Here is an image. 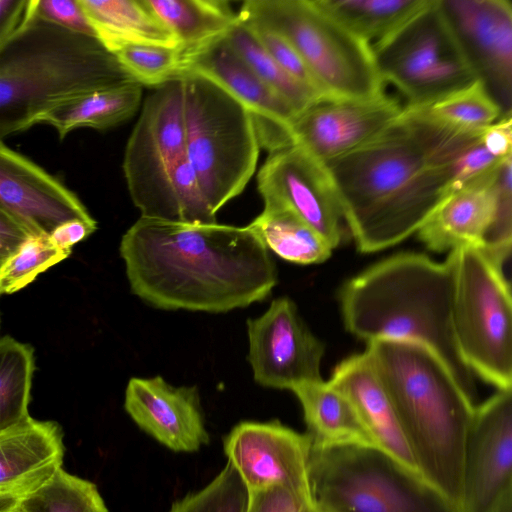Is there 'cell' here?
I'll list each match as a JSON object with an SVG mask.
<instances>
[{
    "instance_id": "6",
    "label": "cell",
    "mask_w": 512,
    "mask_h": 512,
    "mask_svg": "<svg viewBox=\"0 0 512 512\" xmlns=\"http://www.w3.org/2000/svg\"><path fill=\"white\" fill-rule=\"evenodd\" d=\"M183 85L186 158L217 213L255 172L260 145L247 108L212 80L191 72Z\"/></svg>"
},
{
    "instance_id": "23",
    "label": "cell",
    "mask_w": 512,
    "mask_h": 512,
    "mask_svg": "<svg viewBox=\"0 0 512 512\" xmlns=\"http://www.w3.org/2000/svg\"><path fill=\"white\" fill-rule=\"evenodd\" d=\"M328 382L350 399L376 448L418 472L395 410L366 353L340 362Z\"/></svg>"
},
{
    "instance_id": "31",
    "label": "cell",
    "mask_w": 512,
    "mask_h": 512,
    "mask_svg": "<svg viewBox=\"0 0 512 512\" xmlns=\"http://www.w3.org/2000/svg\"><path fill=\"white\" fill-rule=\"evenodd\" d=\"M34 350L11 336L0 338V432L27 420Z\"/></svg>"
},
{
    "instance_id": "20",
    "label": "cell",
    "mask_w": 512,
    "mask_h": 512,
    "mask_svg": "<svg viewBox=\"0 0 512 512\" xmlns=\"http://www.w3.org/2000/svg\"><path fill=\"white\" fill-rule=\"evenodd\" d=\"M124 408L136 425L166 448L193 453L210 441L198 390L162 377L129 380Z\"/></svg>"
},
{
    "instance_id": "46",
    "label": "cell",
    "mask_w": 512,
    "mask_h": 512,
    "mask_svg": "<svg viewBox=\"0 0 512 512\" xmlns=\"http://www.w3.org/2000/svg\"><path fill=\"white\" fill-rule=\"evenodd\" d=\"M493 512H512V493L507 494Z\"/></svg>"
},
{
    "instance_id": "36",
    "label": "cell",
    "mask_w": 512,
    "mask_h": 512,
    "mask_svg": "<svg viewBox=\"0 0 512 512\" xmlns=\"http://www.w3.org/2000/svg\"><path fill=\"white\" fill-rule=\"evenodd\" d=\"M248 489L230 462L203 488L175 501L168 512H246Z\"/></svg>"
},
{
    "instance_id": "30",
    "label": "cell",
    "mask_w": 512,
    "mask_h": 512,
    "mask_svg": "<svg viewBox=\"0 0 512 512\" xmlns=\"http://www.w3.org/2000/svg\"><path fill=\"white\" fill-rule=\"evenodd\" d=\"M225 37L259 79L283 97L297 114L320 100L330 99L290 76L258 42L239 16Z\"/></svg>"
},
{
    "instance_id": "7",
    "label": "cell",
    "mask_w": 512,
    "mask_h": 512,
    "mask_svg": "<svg viewBox=\"0 0 512 512\" xmlns=\"http://www.w3.org/2000/svg\"><path fill=\"white\" fill-rule=\"evenodd\" d=\"M308 485L321 512H460L418 472L371 446L311 447Z\"/></svg>"
},
{
    "instance_id": "5",
    "label": "cell",
    "mask_w": 512,
    "mask_h": 512,
    "mask_svg": "<svg viewBox=\"0 0 512 512\" xmlns=\"http://www.w3.org/2000/svg\"><path fill=\"white\" fill-rule=\"evenodd\" d=\"M129 81L96 38L47 22L32 9L0 45V142L68 99Z\"/></svg>"
},
{
    "instance_id": "37",
    "label": "cell",
    "mask_w": 512,
    "mask_h": 512,
    "mask_svg": "<svg viewBox=\"0 0 512 512\" xmlns=\"http://www.w3.org/2000/svg\"><path fill=\"white\" fill-rule=\"evenodd\" d=\"M512 157L504 160L498 173V207L482 251L495 264L502 267L509 258L512 244ZM481 250V249H480Z\"/></svg>"
},
{
    "instance_id": "14",
    "label": "cell",
    "mask_w": 512,
    "mask_h": 512,
    "mask_svg": "<svg viewBox=\"0 0 512 512\" xmlns=\"http://www.w3.org/2000/svg\"><path fill=\"white\" fill-rule=\"evenodd\" d=\"M475 78L503 114L512 104V5L508 0H438Z\"/></svg>"
},
{
    "instance_id": "17",
    "label": "cell",
    "mask_w": 512,
    "mask_h": 512,
    "mask_svg": "<svg viewBox=\"0 0 512 512\" xmlns=\"http://www.w3.org/2000/svg\"><path fill=\"white\" fill-rule=\"evenodd\" d=\"M404 105L386 93L367 99H324L291 121V142L324 164L370 141L393 122Z\"/></svg>"
},
{
    "instance_id": "1",
    "label": "cell",
    "mask_w": 512,
    "mask_h": 512,
    "mask_svg": "<svg viewBox=\"0 0 512 512\" xmlns=\"http://www.w3.org/2000/svg\"><path fill=\"white\" fill-rule=\"evenodd\" d=\"M481 132L404 106L376 137L324 163L357 249L377 252L417 232L452 192L456 160Z\"/></svg>"
},
{
    "instance_id": "28",
    "label": "cell",
    "mask_w": 512,
    "mask_h": 512,
    "mask_svg": "<svg viewBox=\"0 0 512 512\" xmlns=\"http://www.w3.org/2000/svg\"><path fill=\"white\" fill-rule=\"evenodd\" d=\"M432 0H315L353 35L373 45L399 29Z\"/></svg>"
},
{
    "instance_id": "15",
    "label": "cell",
    "mask_w": 512,
    "mask_h": 512,
    "mask_svg": "<svg viewBox=\"0 0 512 512\" xmlns=\"http://www.w3.org/2000/svg\"><path fill=\"white\" fill-rule=\"evenodd\" d=\"M264 206L288 209L334 249L343 237L342 212L324 164L291 143L269 152L257 175Z\"/></svg>"
},
{
    "instance_id": "45",
    "label": "cell",
    "mask_w": 512,
    "mask_h": 512,
    "mask_svg": "<svg viewBox=\"0 0 512 512\" xmlns=\"http://www.w3.org/2000/svg\"><path fill=\"white\" fill-rule=\"evenodd\" d=\"M18 498L0 496V512H12L18 506Z\"/></svg>"
},
{
    "instance_id": "35",
    "label": "cell",
    "mask_w": 512,
    "mask_h": 512,
    "mask_svg": "<svg viewBox=\"0 0 512 512\" xmlns=\"http://www.w3.org/2000/svg\"><path fill=\"white\" fill-rule=\"evenodd\" d=\"M72 251L53 245L47 235H33L0 266V292L12 294L38 274L70 256Z\"/></svg>"
},
{
    "instance_id": "25",
    "label": "cell",
    "mask_w": 512,
    "mask_h": 512,
    "mask_svg": "<svg viewBox=\"0 0 512 512\" xmlns=\"http://www.w3.org/2000/svg\"><path fill=\"white\" fill-rule=\"evenodd\" d=\"M142 87L136 81H129L83 93L43 114L37 124L54 127L60 139L77 128L105 130L117 126L139 109Z\"/></svg>"
},
{
    "instance_id": "19",
    "label": "cell",
    "mask_w": 512,
    "mask_h": 512,
    "mask_svg": "<svg viewBox=\"0 0 512 512\" xmlns=\"http://www.w3.org/2000/svg\"><path fill=\"white\" fill-rule=\"evenodd\" d=\"M0 209L34 235L70 220L94 221L77 195L27 157L0 142Z\"/></svg>"
},
{
    "instance_id": "4",
    "label": "cell",
    "mask_w": 512,
    "mask_h": 512,
    "mask_svg": "<svg viewBox=\"0 0 512 512\" xmlns=\"http://www.w3.org/2000/svg\"><path fill=\"white\" fill-rule=\"evenodd\" d=\"M453 280L448 263L401 253L346 281L339 301L346 330L366 342L415 341L434 351L474 400L471 370L463 362L451 320Z\"/></svg>"
},
{
    "instance_id": "48",
    "label": "cell",
    "mask_w": 512,
    "mask_h": 512,
    "mask_svg": "<svg viewBox=\"0 0 512 512\" xmlns=\"http://www.w3.org/2000/svg\"><path fill=\"white\" fill-rule=\"evenodd\" d=\"M0 295H1V292H0Z\"/></svg>"
},
{
    "instance_id": "22",
    "label": "cell",
    "mask_w": 512,
    "mask_h": 512,
    "mask_svg": "<svg viewBox=\"0 0 512 512\" xmlns=\"http://www.w3.org/2000/svg\"><path fill=\"white\" fill-rule=\"evenodd\" d=\"M63 431L55 421L31 416L0 432V496L22 498L62 467Z\"/></svg>"
},
{
    "instance_id": "38",
    "label": "cell",
    "mask_w": 512,
    "mask_h": 512,
    "mask_svg": "<svg viewBox=\"0 0 512 512\" xmlns=\"http://www.w3.org/2000/svg\"><path fill=\"white\" fill-rule=\"evenodd\" d=\"M239 16V15H238ZM239 18L270 56L293 78L327 98L318 88L314 78L294 47L275 30L250 20ZM332 99V98H330Z\"/></svg>"
},
{
    "instance_id": "44",
    "label": "cell",
    "mask_w": 512,
    "mask_h": 512,
    "mask_svg": "<svg viewBox=\"0 0 512 512\" xmlns=\"http://www.w3.org/2000/svg\"><path fill=\"white\" fill-rule=\"evenodd\" d=\"M34 0H0V45L26 20Z\"/></svg>"
},
{
    "instance_id": "3",
    "label": "cell",
    "mask_w": 512,
    "mask_h": 512,
    "mask_svg": "<svg viewBox=\"0 0 512 512\" xmlns=\"http://www.w3.org/2000/svg\"><path fill=\"white\" fill-rule=\"evenodd\" d=\"M364 352L395 410L419 474L460 511L463 448L474 400L424 344L381 338L367 342Z\"/></svg>"
},
{
    "instance_id": "21",
    "label": "cell",
    "mask_w": 512,
    "mask_h": 512,
    "mask_svg": "<svg viewBox=\"0 0 512 512\" xmlns=\"http://www.w3.org/2000/svg\"><path fill=\"white\" fill-rule=\"evenodd\" d=\"M501 163L449 193L439 203L417 231L419 239L428 249L450 252L461 247L484 248L498 207Z\"/></svg>"
},
{
    "instance_id": "27",
    "label": "cell",
    "mask_w": 512,
    "mask_h": 512,
    "mask_svg": "<svg viewBox=\"0 0 512 512\" xmlns=\"http://www.w3.org/2000/svg\"><path fill=\"white\" fill-rule=\"evenodd\" d=\"M247 227L265 247L280 258L297 264H317L327 260L333 248L310 225L292 211L264 206Z\"/></svg>"
},
{
    "instance_id": "40",
    "label": "cell",
    "mask_w": 512,
    "mask_h": 512,
    "mask_svg": "<svg viewBox=\"0 0 512 512\" xmlns=\"http://www.w3.org/2000/svg\"><path fill=\"white\" fill-rule=\"evenodd\" d=\"M33 13L66 30L96 38L79 0H34Z\"/></svg>"
},
{
    "instance_id": "11",
    "label": "cell",
    "mask_w": 512,
    "mask_h": 512,
    "mask_svg": "<svg viewBox=\"0 0 512 512\" xmlns=\"http://www.w3.org/2000/svg\"><path fill=\"white\" fill-rule=\"evenodd\" d=\"M183 85L179 77L155 87L144 99L128 138L123 172L138 209L186 155Z\"/></svg>"
},
{
    "instance_id": "13",
    "label": "cell",
    "mask_w": 512,
    "mask_h": 512,
    "mask_svg": "<svg viewBox=\"0 0 512 512\" xmlns=\"http://www.w3.org/2000/svg\"><path fill=\"white\" fill-rule=\"evenodd\" d=\"M253 378L259 385L289 389L323 380L324 344L308 329L287 297L272 301L259 317L247 321Z\"/></svg>"
},
{
    "instance_id": "18",
    "label": "cell",
    "mask_w": 512,
    "mask_h": 512,
    "mask_svg": "<svg viewBox=\"0 0 512 512\" xmlns=\"http://www.w3.org/2000/svg\"><path fill=\"white\" fill-rule=\"evenodd\" d=\"M223 449L248 491L283 485L310 494L307 433L278 420L242 421L225 436Z\"/></svg>"
},
{
    "instance_id": "41",
    "label": "cell",
    "mask_w": 512,
    "mask_h": 512,
    "mask_svg": "<svg viewBox=\"0 0 512 512\" xmlns=\"http://www.w3.org/2000/svg\"><path fill=\"white\" fill-rule=\"evenodd\" d=\"M481 142L498 159L512 157L511 113L503 114L495 123L482 130Z\"/></svg>"
},
{
    "instance_id": "47",
    "label": "cell",
    "mask_w": 512,
    "mask_h": 512,
    "mask_svg": "<svg viewBox=\"0 0 512 512\" xmlns=\"http://www.w3.org/2000/svg\"><path fill=\"white\" fill-rule=\"evenodd\" d=\"M12 512H20L17 508L15 510H13Z\"/></svg>"
},
{
    "instance_id": "43",
    "label": "cell",
    "mask_w": 512,
    "mask_h": 512,
    "mask_svg": "<svg viewBox=\"0 0 512 512\" xmlns=\"http://www.w3.org/2000/svg\"><path fill=\"white\" fill-rule=\"evenodd\" d=\"M97 229V222L84 220H70L57 226L49 235L53 245L72 251V247L87 238Z\"/></svg>"
},
{
    "instance_id": "26",
    "label": "cell",
    "mask_w": 512,
    "mask_h": 512,
    "mask_svg": "<svg viewBox=\"0 0 512 512\" xmlns=\"http://www.w3.org/2000/svg\"><path fill=\"white\" fill-rule=\"evenodd\" d=\"M96 39L111 52L121 44L180 46L145 0H79Z\"/></svg>"
},
{
    "instance_id": "10",
    "label": "cell",
    "mask_w": 512,
    "mask_h": 512,
    "mask_svg": "<svg viewBox=\"0 0 512 512\" xmlns=\"http://www.w3.org/2000/svg\"><path fill=\"white\" fill-rule=\"evenodd\" d=\"M371 48L382 82L399 90L406 107L428 106L477 80L438 0Z\"/></svg>"
},
{
    "instance_id": "29",
    "label": "cell",
    "mask_w": 512,
    "mask_h": 512,
    "mask_svg": "<svg viewBox=\"0 0 512 512\" xmlns=\"http://www.w3.org/2000/svg\"><path fill=\"white\" fill-rule=\"evenodd\" d=\"M179 45L190 48L225 34L238 12L224 0H145Z\"/></svg>"
},
{
    "instance_id": "24",
    "label": "cell",
    "mask_w": 512,
    "mask_h": 512,
    "mask_svg": "<svg viewBox=\"0 0 512 512\" xmlns=\"http://www.w3.org/2000/svg\"><path fill=\"white\" fill-rule=\"evenodd\" d=\"M291 391L302 406L312 448L376 447L350 399L329 382L303 383Z\"/></svg>"
},
{
    "instance_id": "9",
    "label": "cell",
    "mask_w": 512,
    "mask_h": 512,
    "mask_svg": "<svg viewBox=\"0 0 512 512\" xmlns=\"http://www.w3.org/2000/svg\"><path fill=\"white\" fill-rule=\"evenodd\" d=\"M453 280L451 320L458 352L473 374L497 390L512 386V307L503 268L478 248L446 259Z\"/></svg>"
},
{
    "instance_id": "39",
    "label": "cell",
    "mask_w": 512,
    "mask_h": 512,
    "mask_svg": "<svg viewBox=\"0 0 512 512\" xmlns=\"http://www.w3.org/2000/svg\"><path fill=\"white\" fill-rule=\"evenodd\" d=\"M246 512H321L309 493L273 485L248 491Z\"/></svg>"
},
{
    "instance_id": "42",
    "label": "cell",
    "mask_w": 512,
    "mask_h": 512,
    "mask_svg": "<svg viewBox=\"0 0 512 512\" xmlns=\"http://www.w3.org/2000/svg\"><path fill=\"white\" fill-rule=\"evenodd\" d=\"M33 235L24 225L0 209V266Z\"/></svg>"
},
{
    "instance_id": "16",
    "label": "cell",
    "mask_w": 512,
    "mask_h": 512,
    "mask_svg": "<svg viewBox=\"0 0 512 512\" xmlns=\"http://www.w3.org/2000/svg\"><path fill=\"white\" fill-rule=\"evenodd\" d=\"M184 72L212 80L241 102L252 116L260 148L271 152L292 143L288 127L296 111L259 79L232 48L225 34L183 48L179 75Z\"/></svg>"
},
{
    "instance_id": "2",
    "label": "cell",
    "mask_w": 512,
    "mask_h": 512,
    "mask_svg": "<svg viewBox=\"0 0 512 512\" xmlns=\"http://www.w3.org/2000/svg\"><path fill=\"white\" fill-rule=\"evenodd\" d=\"M119 250L132 293L160 309L227 312L262 301L277 283L268 249L247 226L140 217Z\"/></svg>"
},
{
    "instance_id": "32",
    "label": "cell",
    "mask_w": 512,
    "mask_h": 512,
    "mask_svg": "<svg viewBox=\"0 0 512 512\" xmlns=\"http://www.w3.org/2000/svg\"><path fill=\"white\" fill-rule=\"evenodd\" d=\"M20 512H109L97 486L62 467L43 485L19 499Z\"/></svg>"
},
{
    "instance_id": "12",
    "label": "cell",
    "mask_w": 512,
    "mask_h": 512,
    "mask_svg": "<svg viewBox=\"0 0 512 512\" xmlns=\"http://www.w3.org/2000/svg\"><path fill=\"white\" fill-rule=\"evenodd\" d=\"M512 493V393L476 406L464 442L460 512H493Z\"/></svg>"
},
{
    "instance_id": "34",
    "label": "cell",
    "mask_w": 512,
    "mask_h": 512,
    "mask_svg": "<svg viewBox=\"0 0 512 512\" xmlns=\"http://www.w3.org/2000/svg\"><path fill=\"white\" fill-rule=\"evenodd\" d=\"M110 53L134 81L155 88L179 76L183 48L127 43L115 47Z\"/></svg>"
},
{
    "instance_id": "33",
    "label": "cell",
    "mask_w": 512,
    "mask_h": 512,
    "mask_svg": "<svg viewBox=\"0 0 512 512\" xmlns=\"http://www.w3.org/2000/svg\"><path fill=\"white\" fill-rule=\"evenodd\" d=\"M423 108L438 121L464 131L483 130L503 115L479 80Z\"/></svg>"
},
{
    "instance_id": "8",
    "label": "cell",
    "mask_w": 512,
    "mask_h": 512,
    "mask_svg": "<svg viewBox=\"0 0 512 512\" xmlns=\"http://www.w3.org/2000/svg\"><path fill=\"white\" fill-rule=\"evenodd\" d=\"M238 15L282 35L327 98L367 99L385 93L371 45L353 35L315 0H246Z\"/></svg>"
}]
</instances>
